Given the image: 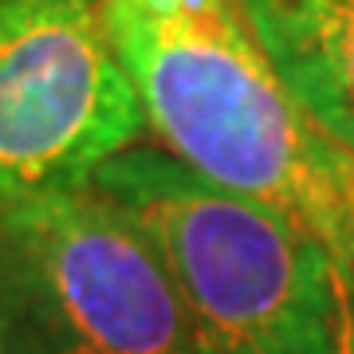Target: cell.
<instances>
[{
    "instance_id": "6",
    "label": "cell",
    "mask_w": 354,
    "mask_h": 354,
    "mask_svg": "<svg viewBox=\"0 0 354 354\" xmlns=\"http://www.w3.org/2000/svg\"><path fill=\"white\" fill-rule=\"evenodd\" d=\"M335 354H354V264L335 260Z\"/></svg>"
},
{
    "instance_id": "2",
    "label": "cell",
    "mask_w": 354,
    "mask_h": 354,
    "mask_svg": "<svg viewBox=\"0 0 354 354\" xmlns=\"http://www.w3.org/2000/svg\"><path fill=\"white\" fill-rule=\"evenodd\" d=\"M91 185L165 256L197 354H335V252L315 232L158 146L114 153Z\"/></svg>"
},
{
    "instance_id": "7",
    "label": "cell",
    "mask_w": 354,
    "mask_h": 354,
    "mask_svg": "<svg viewBox=\"0 0 354 354\" xmlns=\"http://www.w3.org/2000/svg\"><path fill=\"white\" fill-rule=\"evenodd\" d=\"M0 354H16L12 339H8V327H4V319H0Z\"/></svg>"
},
{
    "instance_id": "3",
    "label": "cell",
    "mask_w": 354,
    "mask_h": 354,
    "mask_svg": "<svg viewBox=\"0 0 354 354\" xmlns=\"http://www.w3.org/2000/svg\"><path fill=\"white\" fill-rule=\"evenodd\" d=\"M0 319L16 354H197L165 256L91 181L0 205Z\"/></svg>"
},
{
    "instance_id": "5",
    "label": "cell",
    "mask_w": 354,
    "mask_h": 354,
    "mask_svg": "<svg viewBox=\"0 0 354 354\" xmlns=\"http://www.w3.org/2000/svg\"><path fill=\"white\" fill-rule=\"evenodd\" d=\"M241 12L291 99L354 153V0H241Z\"/></svg>"
},
{
    "instance_id": "1",
    "label": "cell",
    "mask_w": 354,
    "mask_h": 354,
    "mask_svg": "<svg viewBox=\"0 0 354 354\" xmlns=\"http://www.w3.org/2000/svg\"><path fill=\"white\" fill-rule=\"evenodd\" d=\"M102 24L158 150L354 264V153L291 99L241 0H102Z\"/></svg>"
},
{
    "instance_id": "4",
    "label": "cell",
    "mask_w": 354,
    "mask_h": 354,
    "mask_svg": "<svg viewBox=\"0 0 354 354\" xmlns=\"http://www.w3.org/2000/svg\"><path fill=\"white\" fill-rule=\"evenodd\" d=\"M142 130L102 0H0V205L87 185Z\"/></svg>"
}]
</instances>
